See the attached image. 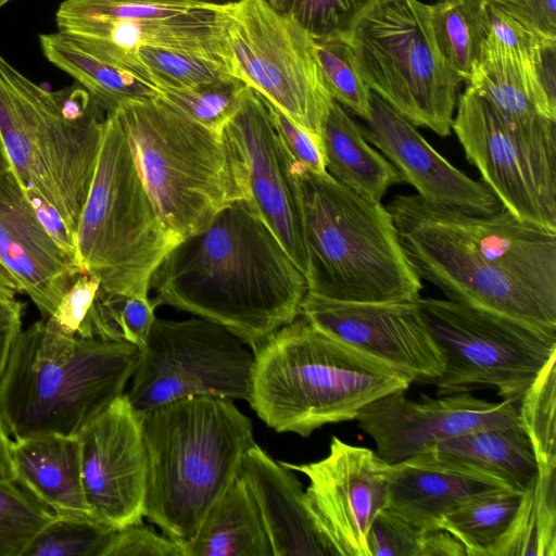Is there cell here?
Segmentation results:
<instances>
[{
	"instance_id": "1",
	"label": "cell",
	"mask_w": 556,
	"mask_h": 556,
	"mask_svg": "<svg viewBox=\"0 0 556 556\" xmlns=\"http://www.w3.org/2000/svg\"><path fill=\"white\" fill-rule=\"evenodd\" d=\"M420 279L450 301L515 319L556 338V231L508 210L478 215L418 194L386 206Z\"/></svg>"
},
{
	"instance_id": "2",
	"label": "cell",
	"mask_w": 556,
	"mask_h": 556,
	"mask_svg": "<svg viewBox=\"0 0 556 556\" xmlns=\"http://www.w3.org/2000/svg\"><path fill=\"white\" fill-rule=\"evenodd\" d=\"M157 305L217 323L252 351L301 314L304 274L245 200L180 241L152 275Z\"/></svg>"
},
{
	"instance_id": "3",
	"label": "cell",
	"mask_w": 556,
	"mask_h": 556,
	"mask_svg": "<svg viewBox=\"0 0 556 556\" xmlns=\"http://www.w3.org/2000/svg\"><path fill=\"white\" fill-rule=\"evenodd\" d=\"M148 459L143 516L185 554L210 509L239 476L252 421L231 400L188 396L142 416Z\"/></svg>"
},
{
	"instance_id": "4",
	"label": "cell",
	"mask_w": 556,
	"mask_h": 556,
	"mask_svg": "<svg viewBox=\"0 0 556 556\" xmlns=\"http://www.w3.org/2000/svg\"><path fill=\"white\" fill-rule=\"evenodd\" d=\"M252 352L248 402L277 432L308 437L325 425L355 420L367 404L412 383L301 315Z\"/></svg>"
},
{
	"instance_id": "5",
	"label": "cell",
	"mask_w": 556,
	"mask_h": 556,
	"mask_svg": "<svg viewBox=\"0 0 556 556\" xmlns=\"http://www.w3.org/2000/svg\"><path fill=\"white\" fill-rule=\"evenodd\" d=\"M140 350L81 338L39 320L16 338L0 380V416L14 439L77 433L125 393Z\"/></svg>"
},
{
	"instance_id": "6",
	"label": "cell",
	"mask_w": 556,
	"mask_h": 556,
	"mask_svg": "<svg viewBox=\"0 0 556 556\" xmlns=\"http://www.w3.org/2000/svg\"><path fill=\"white\" fill-rule=\"evenodd\" d=\"M307 260V292L355 303L415 302L421 279L387 207L327 172L296 165Z\"/></svg>"
},
{
	"instance_id": "7",
	"label": "cell",
	"mask_w": 556,
	"mask_h": 556,
	"mask_svg": "<svg viewBox=\"0 0 556 556\" xmlns=\"http://www.w3.org/2000/svg\"><path fill=\"white\" fill-rule=\"evenodd\" d=\"M105 117L78 84L47 90L0 53V132L12 170L74 233L92 185Z\"/></svg>"
},
{
	"instance_id": "8",
	"label": "cell",
	"mask_w": 556,
	"mask_h": 556,
	"mask_svg": "<svg viewBox=\"0 0 556 556\" xmlns=\"http://www.w3.org/2000/svg\"><path fill=\"white\" fill-rule=\"evenodd\" d=\"M113 112L156 213L181 241L205 230L227 205L245 200L223 131L193 121L161 97L126 102Z\"/></svg>"
},
{
	"instance_id": "9",
	"label": "cell",
	"mask_w": 556,
	"mask_h": 556,
	"mask_svg": "<svg viewBox=\"0 0 556 556\" xmlns=\"http://www.w3.org/2000/svg\"><path fill=\"white\" fill-rule=\"evenodd\" d=\"M76 237L81 274L97 276L106 292L140 299H149L153 273L181 241L156 213L114 112L106 113Z\"/></svg>"
},
{
	"instance_id": "10",
	"label": "cell",
	"mask_w": 556,
	"mask_h": 556,
	"mask_svg": "<svg viewBox=\"0 0 556 556\" xmlns=\"http://www.w3.org/2000/svg\"><path fill=\"white\" fill-rule=\"evenodd\" d=\"M349 38L372 92L413 125L441 137L451 134L462 79L435 46L428 4L383 0Z\"/></svg>"
},
{
	"instance_id": "11",
	"label": "cell",
	"mask_w": 556,
	"mask_h": 556,
	"mask_svg": "<svg viewBox=\"0 0 556 556\" xmlns=\"http://www.w3.org/2000/svg\"><path fill=\"white\" fill-rule=\"evenodd\" d=\"M228 5L197 0H64L55 23L58 31L92 55L148 81L138 59L144 47L210 58L232 70Z\"/></svg>"
},
{
	"instance_id": "12",
	"label": "cell",
	"mask_w": 556,
	"mask_h": 556,
	"mask_svg": "<svg viewBox=\"0 0 556 556\" xmlns=\"http://www.w3.org/2000/svg\"><path fill=\"white\" fill-rule=\"evenodd\" d=\"M416 303L444 357L439 396L489 387L515 403L556 353V338L504 315L450 300Z\"/></svg>"
},
{
	"instance_id": "13",
	"label": "cell",
	"mask_w": 556,
	"mask_h": 556,
	"mask_svg": "<svg viewBox=\"0 0 556 556\" xmlns=\"http://www.w3.org/2000/svg\"><path fill=\"white\" fill-rule=\"evenodd\" d=\"M227 12L235 76L319 137L333 99L318 64L315 38L268 0H238Z\"/></svg>"
},
{
	"instance_id": "14",
	"label": "cell",
	"mask_w": 556,
	"mask_h": 556,
	"mask_svg": "<svg viewBox=\"0 0 556 556\" xmlns=\"http://www.w3.org/2000/svg\"><path fill=\"white\" fill-rule=\"evenodd\" d=\"M224 326L155 317L126 393L141 416L188 396L248 401L254 354Z\"/></svg>"
},
{
	"instance_id": "15",
	"label": "cell",
	"mask_w": 556,
	"mask_h": 556,
	"mask_svg": "<svg viewBox=\"0 0 556 556\" xmlns=\"http://www.w3.org/2000/svg\"><path fill=\"white\" fill-rule=\"evenodd\" d=\"M455 111L452 129L502 206L556 231V137H533L511 128L469 85Z\"/></svg>"
},
{
	"instance_id": "16",
	"label": "cell",
	"mask_w": 556,
	"mask_h": 556,
	"mask_svg": "<svg viewBox=\"0 0 556 556\" xmlns=\"http://www.w3.org/2000/svg\"><path fill=\"white\" fill-rule=\"evenodd\" d=\"M223 136L241 176L245 201L306 276L296 164L277 134L264 98L248 87Z\"/></svg>"
},
{
	"instance_id": "17",
	"label": "cell",
	"mask_w": 556,
	"mask_h": 556,
	"mask_svg": "<svg viewBox=\"0 0 556 556\" xmlns=\"http://www.w3.org/2000/svg\"><path fill=\"white\" fill-rule=\"evenodd\" d=\"M76 437L91 518L113 531L142 523L148 459L142 416L126 393L91 419Z\"/></svg>"
},
{
	"instance_id": "18",
	"label": "cell",
	"mask_w": 556,
	"mask_h": 556,
	"mask_svg": "<svg viewBox=\"0 0 556 556\" xmlns=\"http://www.w3.org/2000/svg\"><path fill=\"white\" fill-rule=\"evenodd\" d=\"M305 475L309 508L331 556H369L368 534L386 504L389 465L376 451L332 437L326 457L308 464L279 462Z\"/></svg>"
},
{
	"instance_id": "19",
	"label": "cell",
	"mask_w": 556,
	"mask_h": 556,
	"mask_svg": "<svg viewBox=\"0 0 556 556\" xmlns=\"http://www.w3.org/2000/svg\"><path fill=\"white\" fill-rule=\"evenodd\" d=\"M323 332L394 368L413 382H434L444 357L415 302L355 303L306 292L301 314Z\"/></svg>"
},
{
	"instance_id": "20",
	"label": "cell",
	"mask_w": 556,
	"mask_h": 556,
	"mask_svg": "<svg viewBox=\"0 0 556 556\" xmlns=\"http://www.w3.org/2000/svg\"><path fill=\"white\" fill-rule=\"evenodd\" d=\"M355 420L377 446L388 464L416 455L437 443L466 432L520 425L514 403L477 399L467 392L420 401L407 399L397 390L367 404Z\"/></svg>"
},
{
	"instance_id": "21",
	"label": "cell",
	"mask_w": 556,
	"mask_h": 556,
	"mask_svg": "<svg viewBox=\"0 0 556 556\" xmlns=\"http://www.w3.org/2000/svg\"><path fill=\"white\" fill-rule=\"evenodd\" d=\"M363 127L367 141L394 166L402 181L433 205L489 215L502 204L481 180L465 175L421 136L416 126L371 91L370 114Z\"/></svg>"
},
{
	"instance_id": "22",
	"label": "cell",
	"mask_w": 556,
	"mask_h": 556,
	"mask_svg": "<svg viewBox=\"0 0 556 556\" xmlns=\"http://www.w3.org/2000/svg\"><path fill=\"white\" fill-rule=\"evenodd\" d=\"M0 263L46 318L81 275L38 220L13 170L0 177Z\"/></svg>"
},
{
	"instance_id": "23",
	"label": "cell",
	"mask_w": 556,
	"mask_h": 556,
	"mask_svg": "<svg viewBox=\"0 0 556 556\" xmlns=\"http://www.w3.org/2000/svg\"><path fill=\"white\" fill-rule=\"evenodd\" d=\"M509 489L514 490L491 472L427 448L389 465L384 508L434 531L447 513L472 497Z\"/></svg>"
},
{
	"instance_id": "24",
	"label": "cell",
	"mask_w": 556,
	"mask_h": 556,
	"mask_svg": "<svg viewBox=\"0 0 556 556\" xmlns=\"http://www.w3.org/2000/svg\"><path fill=\"white\" fill-rule=\"evenodd\" d=\"M239 475L256 502L274 556L330 555L293 470L254 442L242 458Z\"/></svg>"
},
{
	"instance_id": "25",
	"label": "cell",
	"mask_w": 556,
	"mask_h": 556,
	"mask_svg": "<svg viewBox=\"0 0 556 556\" xmlns=\"http://www.w3.org/2000/svg\"><path fill=\"white\" fill-rule=\"evenodd\" d=\"M12 455L16 483L30 495L56 516L91 518L77 437L46 434L14 439Z\"/></svg>"
},
{
	"instance_id": "26",
	"label": "cell",
	"mask_w": 556,
	"mask_h": 556,
	"mask_svg": "<svg viewBox=\"0 0 556 556\" xmlns=\"http://www.w3.org/2000/svg\"><path fill=\"white\" fill-rule=\"evenodd\" d=\"M534 482L525 491L472 497L447 513L439 528L463 545L466 556L516 555L531 533Z\"/></svg>"
},
{
	"instance_id": "27",
	"label": "cell",
	"mask_w": 556,
	"mask_h": 556,
	"mask_svg": "<svg viewBox=\"0 0 556 556\" xmlns=\"http://www.w3.org/2000/svg\"><path fill=\"white\" fill-rule=\"evenodd\" d=\"M319 138L327 173L364 199L380 203L392 186L402 182L394 166L369 146L363 127L334 100Z\"/></svg>"
},
{
	"instance_id": "28",
	"label": "cell",
	"mask_w": 556,
	"mask_h": 556,
	"mask_svg": "<svg viewBox=\"0 0 556 556\" xmlns=\"http://www.w3.org/2000/svg\"><path fill=\"white\" fill-rule=\"evenodd\" d=\"M185 556H274L256 502L240 475L210 509Z\"/></svg>"
},
{
	"instance_id": "29",
	"label": "cell",
	"mask_w": 556,
	"mask_h": 556,
	"mask_svg": "<svg viewBox=\"0 0 556 556\" xmlns=\"http://www.w3.org/2000/svg\"><path fill=\"white\" fill-rule=\"evenodd\" d=\"M39 43L45 58L72 76L106 113L126 102L161 97L153 85L98 59L60 31L40 34Z\"/></svg>"
},
{
	"instance_id": "30",
	"label": "cell",
	"mask_w": 556,
	"mask_h": 556,
	"mask_svg": "<svg viewBox=\"0 0 556 556\" xmlns=\"http://www.w3.org/2000/svg\"><path fill=\"white\" fill-rule=\"evenodd\" d=\"M429 448L491 472L517 491L527 490L536 478L532 445L520 425L472 430Z\"/></svg>"
},
{
	"instance_id": "31",
	"label": "cell",
	"mask_w": 556,
	"mask_h": 556,
	"mask_svg": "<svg viewBox=\"0 0 556 556\" xmlns=\"http://www.w3.org/2000/svg\"><path fill=\"white\" fill-rule=\"evenodd\" d=\"M556 353L520 399L518 416L535 457L534 489L556 491Z\"/></svg>"
},
{
	"instance_id": "32",
	"label": "cell",
	"mask_w": 556,
	"mask_h": 556,
	"mask_svg": "<svg viewBox=\"0 0 556 556\" xmlns=\"http://www.w3.org/2000/svg\"><path fill=\"white\" fill-rule=\"evenodd\" d=\"M156 306L154 300L110 293L100 287L76 334L129 343L141 350L155 318Z\"/></svg>"
},
{
	"instance_id": "33",
	"label": "cell",
	"mask_w": 556,
	"mask_h": 556,
	"mask_svg": "<svg viewBox=\"0 0 556 556\" xmlns=\"http://www.w3.org/2000/svg\"><path fill=\"white\" fill-rule=\"evenodd\" d=\"M428 11L441 56L462 81L468 83L483 39L480 13L467 0H440L428 4Z\"/></svg>"
},
{
	"instance_id": "34",
	"label": "cell",
	"mask_w": 556,
	"mask_h": 556,
	"mask_svg": "<svg viewBox=\"0 0 556 556\" xmlns=\"http://www.w3.org/2000/svg\"><path fill=\"white\" fill-rule=\"evenodd\" d=\"M369 556H466L448 532L424 530L382 508L368 534Z\"/></svg>"
},
{
	"instance_id": "35",
	"label": "cell",
	"mask_w": 556,
	"mask_h": 556,
	"mask_svg": "<svg viewBox=\"0 0 556 556\" xmlns=\"http://www.w3.org/2000/svg\"><path fill=\"white\" fill-rule=\"evenodd\" d=\"M138 59L147 80L162 90H191L236 77L223 62L156 47L139 50Z\"/></svg>"
},
{
	"instance_id": "36",
	"label": "cell",
	"mask_w": 556,
	"mask_h": 556,
	"mask_svg": "<svg viewBox=\"0 0 556 556\" xmlns=\"http://www.w3.org/2000/svg\"><path fill=\"white\" fill-rule=\"evenodd\" d=\"M315 50L331 98L364 121L367 119L371 90L361 72L350 38L316 40Z\"/></svg>"
},
{
	"instance_id": "37",
	"label": "cell",
	"mask_w": 556,
	"mask_h": 556,
	"mask_svg": "<svg viewBox=\"0 0 556 556\" xmlns=\"http://www.w3.org/2000/svg\"><path fill=\"white\" fill-rule=\"evenodd\" d=\"M113 530L91 518L55 516L22 556H101Z\"/></svg>"
},
{
	"instance_id": "38",
	"label": "cell",
	"mask_w": 556,
	"mask_h": 556,
	"mask_svg": "<svg viewBox=\"0 0 556 556\" xmlns=\"http://www.w3.org/2000/svg\"><path fill=\"white\" fill-rule=\"evenodd\" d=\"M55 516L16 482L0 483V556H22Z\"/></svg>"
},
{
	"instance_id": "39",
	"label": "cell",
	"mask_w": 556,
	"mask_h": 556,
	"mask_svg": "<svg viewBox=\"0 0 556 556\" xmlns=\"http://www.w3.org/2000/svg\"><path fill=\"white\" fill-rule=\"evenodd\" d=\"M248 86L237 77L191 90H162L161 98L205 127L223 131Z\"/></svg>"
},
{
	"instance_id": "40",
	"label": "cell",
	"mask_w": 556,
	"mask_h": 556,
	"mask_svg": "<svg viewBox=\"0 0 556 556\" xmlns=\"http://www.w3.org/2000/svg\"><path fill=\"white\" fill-rule=\"evenodd\" d=\"M383 0H289L286 12L316 40L349 38L356 24Z\"/></svg>"
},
{
	"instance_id": "41",
	"label": "cell",
	"mask_w": 556,
	"mask_h": 556,
	"mask_svg": "<svg viewBox=\"0 0 556 556\" xmlns=\"http://www.w3.org/2000/svg\"><path fill=\"white\" fill-rule=\"evenodd\" d=\"M480 21L484 41L522 61L535 62L545 47L556 43L490 1L481 5Z\"/></svg>"
},
{
	"instance_id": "42",
	"label": "cell",
	"mask_w": 556,
	"mask_h": 556,
	"mask_svg": "<svg viewBox=\"0 0 556 556\" xmlns=\"http://www.w3.org/2000/svg\"><path fill=\"white\" fill-rule=\"evenodd\" d=\"M101 556H185V554L178 543L139 523L113 531Z\"/></svg>"
},
{
	"instance_id": "43",
	"label": "cell",
	"mask_w": 556,
	"mask_h": 556,
	"mask_svg": "<svg viewBox=\"0 0 556 556\" xmlns=\"http://www.w3.org/2000/svg\"><path fill=\"white\" fill-rule=\"evenodd\" d=\"M266 104L277 134L295 164L312 173L327 172L320 138L296 125L269 102L266 101Z\"/></svg>"
},
{
	"instance_id": "44",
	"label": "cell",
	"mask_w": 556,
	"mask_h": 556,
	"mask_svg": "<svg viewBox=\"0 0 556 556\" xmlns=\"http://www.w3.org/2000/svg\"><path fill=\"white\" fill-rule=\"evenodd\" d=\"M100 287L97 276L87 273L79 275L48 319L63 332L76 334Z\"/></svg>"
},
{
	"instance_id": "45",
	"label": "cell",
	"mask_w": 556,
	"mask_h": 556,
	"mask_svg": "<svg viewBox=\"0 0 556 556\" xmlns=\"http://www.w3.org/2000/svg\"><path fill=\"white\" fill-rule=\"evenodd\" d=\"M538 34L556 39V0H485Z\"/></svg>"
},
{
	"instance_id": "46",
	"label": "cell",
	"mask_w": 556,
	"mask_h": 556,
	"mask_svg": "<svg viewBox=\"0 0 556 556\" xmlns=\"http://www.w3.org/2000/svg\"><path fill=\"white\" fill-rule=\"evenodd\" d=\"M23 190L46 231L67 254L77 261L76 233L70 229L58 211L38 192L28 188H23Z\"/></svg>"
},
{
	"instance_id": "47",
	"label": "cell",
	"mask_w": 556,
	"mask_h": 556,
	"mask_svg": "<svg viewBox=\"0 0 556 556\" xmlns=\"http://www.w3.org/2000/svg\"><path fill=\"white\" fill-rule=\"evenodd\" d=\"M24 304L15 299H0V380L12 346L22 331Z\"/></svg>"
},
{
	"instance_id": "48",
	"label": "cell",
	"mask_w": 556,
	"mask_h": 556,
	"mask_svg": "<svg viewBox=\"0 0 556 556\" xmlns=\"http://www.w3.org/2000/svg\"><path fill=\"white\" fill-rule=\"evenodd\" d=\"M10 433L0 416V483L16 482Z\"/></svg>"
},
{
	"instance_id": "49",
	"label": "cell",
	"mask_w": 556,
	"mask_h": 556,
	"mask_svg": "<svg viewBox=\"0 0 556 556\" xmlns=\"http://www.w3.org/2000/svg\"><path fill=\"white\" fill-rule=\"evenodd\" d=\"M0 291L15 298L22 292L21 286L12 274L0 263Z\"/></svg>"
},
{
	"instance_id": "50",
	"label": "cell",
	"mask_w": 556,
	"mask_h": 556,
	"mask_svg": "<svg viewBox=\"0 0 556 556\" xmlns=\"http://www.w3.org/2000/svg\"><path fill=\"white\" fill-rule=\"evenodd\" d=\"M12 170V165L7 153V149L0 132V177Z\"/></svg>"
},
{
	"instance_id": "51",
	"label": "cell",
	"mask_w": 556,
	"mask_h": 556,
	"mask_svg": "<svg viewBox=\"0 0 556 556\" xmlns=\"http://www.w3.org/2000/svg\"><path fill=\"white\" fill-rule=\"evenodd\" d=\"M197 1L208 3V4H214V5H228V4L237 2L238 0H197Z\"/></svg>"
},
{
	"instance_id": "52",
	"label": "cell",
	"mask_w": 556,
	"mask_h": 556,
	"mask_svg": "<svg viewBox=\"0 0 556 556\" xmlns=\"http://www.w3.org/2000/svg\"><path fill=\"white\" fill-rule=\"evenodd\" d=\"M274 7L286 11L289 0H268Z\"/></svg>"
},
{
	"instance_id": "53",
	"label": "cell",
	"mask_w": 556,
	"mask_h": 556,
	"mask_svg": "<svg viewBox=\"0 0 556 556\" xmlns=\"http://www.w3.org/2000/svg\"><path fill=\"white\" fill-rule=\"evenodd\" d=\"M485 0H467V2L469 3V5L477 12V13H480V9H481V5L482 3L484 2Z\"/></svg>"
},
{
	"instance_id": "54",
	"label": "cell",
	"mask_w": 556,
	"mask_h": 556,
	"mask_svg": "<svg viewBox=\"0 0 556 556\" xmlns=\"http://www.w3.org/2000/svg\"><path fill=\"white\" fill-rule=\"evenodd\" d=\"M0 299H15V298H10V296H8L7 294H4L3 292L0 291Z\"/></svg>"
},
{
	"instance_id": "55",
	"label": "cell",
	"mask_w": 556,
	"mask_h": 556,
	"mask_svg": "<svg viewBox=\"0 0 556 556\" xmlns=\"http://www.w3.org/2000/svg\"><path fill=\"white\" fill-rule=\"evenodd\" d=\"M11 0H0V9L5 5L8 2H10Z\"/></svg>"
}]
</instances>
